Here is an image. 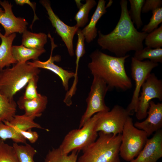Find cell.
Segmentation results:
<instances>
[{
    "label": "cell",
    "instance_id": "cell-1",
    "mask_svg": "<svg viewBox=\"0 0 162 162\" xmlns=\"http://www.w3.org/2000/svg\"><path fill=\"white\" fill-rule=\"evenodd\" d=\"M126 0L120 1L121 13L119 20L114 29L104 34L98 31L97 43L103 50L114 53L116 57H123L131 51L142 49L143 42L148 34L139 32L135 27L129 16Z\"/></svg>",
    "mask_w": 162,
    "mask_h": 162
},
{
    "label": "cell",
    "instance_id": "cell-2",
    "mask_svg": "<svg viewBox=\"0 0 162 162\" xmlns=\"http://www.w3.org/2000/svg\"><path fill=\"white\" fill-rule=\"evenodd\" d=\"M129 56L127 54L122 57L112 56L97 49L90 55L91 61L88 66L93 76L102 79L109 90L116 88L125 91L133 86L125 68V60Z\"/></svg>",
    "mask_w": 162,
    "mask_h": 162
},
{
    "label": "cell",
    "instance_id": "cell-3",
    "mask_svg": "<svg viewBox=\"0 0 162 162\" xmlns=\"http://www.w3.org/2000/svg\"><path fill=\"white\" fill-rule=\"evenodd\" d=\"M96 140L82 150L77 162H120L121 134L114 135L98 132Z\"/></svg>",
    "mask_w": 162,
    "mask_h": 162
},
{
    "label": "cell",
    "instance_id": "cell-4",
    "mask_svg": "<svg viewBox=\"0 0 162 162\" xmlns=\"http://www.w3.org/2000/svg\"><path fill=\"white\" fill-rule=\"evenodd\" d=\"M40 70L26 62L17 63L11 68L0 71V92L10 100Z\"/></svg>",
    "mask_w": 162,
    "mask_h": 162
},
{
    "label": "cell",
    "instance_id": "cell-5",
    "mask_svg": "<svg viewBox=\"0 0 162 162\" xmlns=\"http://www.w3.org/2000/svg\"><path fill=\"white\" fill-rule=\"evenodd\" d=\"M99 114H95L81 128L73 129L66 135L58 147L63 153L82 150L96 140L98 134L95 126Z\"/></svg>",
    "mask_w": 162,
    "mask_h": 162
},
{
    "label": "cell",
    "instance_id": "cell-6",
    "mask_svg": "<svg viewBox=\"0 0 162 162\" xmlns=\"http://www.w3.org/2000/svg\"><path fill=\"white\" fill-rule=\"evenodd\" d=\"M148 137L145 132L134 126L132 118L128 116L121 134L119 155L125 160L130 161L140 153Z\"/></svg>",
    "mask_w": 162,
    "mask_h": 162
},
{
    "label": "cell",
    "instance_id": "cell-7",
    "mask_svg": "<svg viewBox=\"0 0 162 162\" xmlns=\"http://www.w3.org/2000/svg\"><path fill=\"white\" fill-rule=\"evenodd\" d=\"M109 90L108 86L102 79L97 76H93L90 91L86 99L87 108L80 119L79 128L95 114L110 110L105 102V97Z\"/></svg>",
    "mask_w": 162,
    "mask_h": 162
},
{
    "label": "cell",
    "instance_id": "cell-8",
    "mask_svg": "<svg viewBox=\"0 0 162 162\" xmlns=\"http://www.w3.org/2000/svg\"><path fill=\"white\" fill-rule=\"evenodd\" d=\"M130 114L126 109L118 105H115L108 111L100 112L95 130L97 132L114 135L121 134L126 120Z\"/></svg>",
    "mask_w": 162,
    "mask_h": 162
},
{
    "label": "cell",
    "instance_id": "cell-9",
    "mask_svg": "<svg viewBox=\"0 0 162 162\" xmlns=\"http://www.w3.org/2000/svg\"><path fill=\"white\" fill-rule=\"evenodd\" d=\"M142 91L138 98V105L136 116L141 120L147 117L151 100L157 98L162 100V80L154 73H151L142 86Z\"/></svg>",
    "mask_w": 162,
    "mask_h": 162
},
{
    "label": "cell",
    "instance_id": "cell-10",
    "mask_svg": "<svg viewBox=\"0 0 162 162\" xmlns=\"http://www.w3.org/2000/svg\"><path fill=\"white\" fill-rule=\"evenodd\" d=\"M158 64L147 60L138 61L133 57L131 60V75L135 82V86L131 101L126 109L130 114L136 112L138 105L139 93L142 86L152 70L158 66Z\"/></svg>",
    "mask_w": 162,
    "mask_h": 162
},
{
    "label": "cell",
    "instance_id": "cell-11",
    "mask_svg": "<svg viewBox=\"0 0 162 162\" xmlns=\"http://www.w3.org/2000/svg\"><path fill=\"white\" fill-rule=\"evenodd\" d=\"M40 2L46 9L52 26L64 43L69 55L73 56L74 55L73 38L79 28L76 25L73 26L67 25L61 20L54 12L49 1L42 0Z\"/></svg>",
    "mask_w": 162,
    "mask_h": 162
},
{
    "label": "cell",
    "instance_id": "cell-12",
    "mask_svg": "<svg viewBox=\"0 0 162 162\" xmlns=\"http://www.w3.org/2000/svg\"><path fill=\"white\" fill-rule=\"evenodd\" d=\"M48 36L50 40L51 45V52L49 58L44 62L37 60L32 62H27V63L33 67L48 70L56 74L61 79L65 91H68L69 89V80L74 77V72L65 70L54 63L55 62H60L61 60V57L58 55L52 56L53 50L57 46V45L55 44L53 38L50 34H48Z\"/></svg>",
    "mask_w": 162,
    "mask_h": 162
},
{
    "label": "cell",
    "instance_id": "cell-13",
    "mask_svg": "<svg viewBox=\"0 0 162 162\" xmlns=\"http://www.w3.org/2000/svg\"><path fill=\"white\" fill-rule=\"evenodd\" d=\"M0 5L4 9V12L0 14V24L4 28L5 36L16 33H23L27 30L28 22L25 19L14 15L11 3L7 1L0 0Z\"/></svg>",
    "mask_w": 162,
    "mask_h": 162
},
{
    "label": "cell",
    "instance_id": "cell-14",
    "mask_svg": "<svg viewBox=\"0 0 162 162\" xmlns=\"http://www.w3.org/2000/svg\"><path fill=\"white\" fill-rule=\"evenodd\" d=\"M162 157V130L156 132L148 139L136 158L129 162H157Z\"/></svg>",
    "mask_w": 162,
    "mask_h": 162
},
{
    "label": "cell",
    "instance_id": "cell-15",
    "mask_svg": "<svg viewBox=\"0 0 162 162\" xmlns=\"http://www.w3.org/2000/svg\"><path fill=\"white\" fill-rule=\"evenodd\" d=\"M147 114L145 120L141 122H136L134 124L137 128L145 132L149 137L162 128V103L155 104L151 100Z\"/></svg>",
    "mask_w": 162,
    "mask_h": 162
},
{
    "label": "cell",
    "instance_id": "cell-16",
    "mask_svg": "<svg viewBox=\"0 0 162 162\" xmlns=\"http://www.w3.org/2000/svg\"><path fill=\"white\" fill-rule=\"evenodd\" d=\"M48 103L47 97L41 94L37 98L28 100L21 97L17 102L19 108L25 111L26 115L40 117L45 110Z\"/></svg>",
    "mask_w": 162,
    "mask_h": 162
},
{
    "label": "cell",
    "instance_id": "cell-17",
    "mask_svg": "<svg viewBox=\"0 0 162 162\" xmlns=\"http://www.w3.org/2000/svg\"><path fill=\"white\" fill-rule=\"evenodd\" d=\"M106 2L104 0L98 1L96 9L88 24L81 30L85 37V40L87 43L92 42L98 35V31L96 25L99 19L107 12Z\"/></svg>",
    "mask_w": 162,
    "mask_h": 162
},
{
    "label": "cell",
    "instance_id": "cell-18",
    "mask_svg": "<svg viewBox=\"0 0 162 162\" xmlns=\"http://www.w3.org/2000/svg\"><path fill=\"white\" fill-rule=\"evenodd\" d=\"M16 36V33H13L5 36L0 31L1 40L0 45V71L5 67H9L12 64L17 63L12 53V44Z\"/></svg>",
    "mask_w": 162,
    "mask_h": 162
},
{
    "label": "cell",
    "instance_id": "cell-19",
    "mask_svg": "<svg viewBox=\"0 0 162 162\" xmlns=\"http://www.w3.org/2000/svg\"><path fill=\"white\" fill-rule=\"evenodd\" d=\"M45 52L44 48L33 49L27 48L22 45L12 46V55L17 63L26 62L30 59L33 61L38 60L39 57Z\"/></svg>",
    "mask_w": 162,
    "mask_h": 162
},
{
    "label": "cell",
    "instance_id": "cell-20",
    "mask_svg": "<svg viewBox=\"0 0 162 162\" xmlns=\"http://www.w3.org/2000/svg\"><path fill=\"white\" fill-rule=\"evenodd\" d=\"M47 35L44 33H33L26 30L22 33V45L33 49L44 48L47 42Z\"/></svg>",
    "mask_w": 162,
    "mask_h": 162
},
{
    "label": "cell",
    "instance_id": "cell-21",
    "mask_svg": "<svg viewBox=\"0 0 162 162\" xmlns=\"http://www.w3.org/2000/svg\"><path fill=\"white\" fill-rule=\"evenodd\" d=\"M36 118L34 116H27L24 114L16 115L10 121L4 123L13 127L17 131H25L34 128L44 129L48 130L34 121V119Z\"/></svg>",
    "mask_w": 162,
    "mask_h": 162
},
{
    "label": "cell",
    "instance_id": "cell-22",
    "mask_svg": "<svg viewBox=\"0 0 162 162\" xmlns=\"http://www.w3.org/2000/svg\"><path fill=\"white\" fill-rule=\"evenodd\" d=\"M17 106L14 100H9L0 92V121H10L16 115Z\"/></svg>",
    "mask_w": 162,
    "mask_h": 162
},
{
    "label": "cell",
    "instance_id": "cell-23",
    "mask_svg": "<svg viewBox=\"0 0 162 162\" xmlns=\"http://www.w3.org/2000/svg\"><path fill=\"white\" fill-rule=\"evenodd\" d=\"M79 151H74L66 154L63 153L58 148L50 150L44 162H77Z\"/></svg>",
    "mask_w": 162,
    "mask_h": 162
},
{
    "label": "cell",
    "instance_id": "cell-24",
    "mask_svg": "<svg viewBox=\"0 0 162 162\" xmlns=\"http://www.w3.org/2000/svg\"><path fill=\"white\" fill-rule=\"evenodd\" d=\"M133 57L139 61L148 59L154 63H162V48L152 49L146 47L135 51Z\"/></svg>",
    "mask_w": 162,
    "mask_h": 162
},
{
    "label": "cell",
    "instance_id": "cell-25",
    "mask_svg": "<svg viewBox=\"0 0 162 162\" xmlns=\"http://www.w3.org/2000/svg\"><path fill=\"white\" fill-rule=\"evenodd\" d=\"M12 146L19 162H35L34 158L37 151L31 145H20L14 142Z\"/></svg>",
    "mask_w": 162,
    "mask_h": 162
},
{
    "label": "cell",
    "instance_id": "cell-26",
    "mask_svg": "<svg viewBox=\"0 0 162 162\" xmlns=\"http://www.w3.org/2000/svg\"><path fill=\"white\" fill-rule=\"evenodd\" d=\"M0 138L3 141L12 140L14 142L26 144V140L13 127L0 121Z\"/></svg>",
    "mask_w": 162,
    "mask_h": 162
},
{
    "label": "cell",
    "instance_id": "cell-27",
    "mask_svg": "<svg viewBox=\"0 0 162 162\" xmlns=\"http://www.w3.org/2000/svg\"><path fill=\"white\" fill-rule=\"evenodd\" d=\"M96 4L94 0H86L84 4L79 6V10L74 18L76 23V25L79 28L83 27L88 22L89 12Z\"/></svg>",
    "mask_w": 162,
    "mask_h": 162
},
{
    "label": "cell",
    "instance_id": "cell-28",
    "mask_svg": "<svg viewBox=\"0 0 162 162\" xmlns=\"http://www.w3.org/2000/svg\"><path fill=\"white\" fill-rule=\"evenodd\" d=\"M130 9L129 14L131 21L139 29L143 25L141 18L142 9L145 0H129Z\"/></svg>",
    "mask_w": 162,
    "mask_h": 162
},
{
    "label": "cell",
    "instance_id": "cell-29",
    "mask_svg": "<svg viewBox=\"0 0 162 162\" xmlns=\"http://www.w3.org/2000/svg\"><path fill=\"white\" fill-rule=\"evenodd\" d=\"M76 33L78 36V40L75 52L76 58V66L74 80V81L75 82L78 81V71L80 59L86 53L84 43L85 38L81 31V30L80 28H78Z\"/></svg>",
    "mask_w": 162,
    "mask_h": 162
},
{
    "label": "cell",
    "instance_id": "cell-30",
    "mask_svg": "<svg viewBox=\"0 0 162 162\" xmlns=\"http://www.w3.org/2000/svg\"><path fill=\"white\" fill-rule=\"evenodd\" d=\"M145 40L146 47L152 49L160 48L162 46V25L148 34Z\"/></svg>",
    "mask_w": 162,
    "mask_h": 162
},
{
    "label": "cell",
    "instance_id": "cell-31",
    "mask_svg": "<svg viewBox=\"0 0 162 162\" xmlns=\"http://www.w3.org/2000/svg\"><path fill=\"white\" fill-rule=\"evenodd\" d=\"M0 162H19L12 146L0 140Z\"/></svg>",
    "mask_w": 162,
    "mask_h": 162
},
{
    "label": "cell",
    "instance_id": "cell-32",
    "mask_svg": "<svg viewBox=\"0 0 162 162\" xmlns=\"http://www.w3.org/2000/svg\"><path fill=\"white\" fill-rule=\"evenodd\" d=\"M152 15L150 21L145 25L142 29V32L148 34L158 28L162 22V7L158 8L152 11Z\"/></svg>",
    "mask_w": 162,
    "mask_h": 162
},
{
    "label": "cell",
    "instance_id": "cell-33",
    "mask_svg": "<svg viewBox=\"0 0 162 162\" xmlns=\"http://www.w3.org/2000/svg\"><path fill=\"white\" fill-rule=\"evenodd\" d=\"M38 75L34 76L28 82L27 84L24 94L22 97L26 99L31 100L38 98L40 94L38 93L37 82L38 80Z\"/></svg>",
    "mask_w": 162,
    "mask_h": 162
},
{
    "label": "cell",
    "instance_id": "cell-34",
    "mask_svg": "<svg viewBox=\"0 0 162 162\" xmlns=\"http://www.w3.org/2000/svg\"><path fill=\"white\" fill-rule=\"evenodd\" d=\"M162 0H146L143 6L142 12L147 13L152 11L158 8L161 7Z\"/></svg>",
    "mask_w": 162,
    "mask_h": 162
},
{
    "label": "cell",
    "instance_id": "cell-35",
    "mask_svg": "<svg viewBox=\"0 0 162 162\" xmlns=\"http://www.w3.org/2000/svg\"><path fill=\"white\" fill-rule=\"evenodd\" d=\"M18 131L31 143H35L38 139L39 135L38 133L35 131H32V129Z\"/></svg>",
    "mask_w": 162,
    "mask_h": 162
},
{
    "label": "cell",
    "instance_id": "cell-36",
    "mask_svg": "<svg viewBox=\"0 0 162 162\" xmlns=\"http://www.w3.org/2000/svg\"><path fill=\"white\" fill-rule=\"evenodd\" d=\"M15 2L18 5L22 6L26 4L29 5L32 8L33 10L34 17L32 24L30 26V28L32 29V26L34 22L36 20L38 19V18L37 16L35 13L36 3L34 2H32L29 0H15Z\"/></svg>",
    "mask_w": 162,
    "mask_h": 162
},
{
    "label": "cell",
    "instance_id": "cell-37",
    "mask_svg": "<svg viewBox=\"0 0 162 162\" xmlns=\"http://www.w3.org/2000/svg\"><path fill=\"white\" fill-rule=\"evenodd\" d=\"M4 12V10H2V8H0V14L3 13Z\"/></svg>",
    "mask_w": 162,
    "mask_h": 162
}]
</instances>
